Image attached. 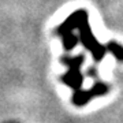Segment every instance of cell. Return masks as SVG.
<instances>
[{
    "mask_svg": "<svg viewBox=\"0 0 123 123\" xmlns=\"http://www.w3.org/2000/svg\"><path fill=\"white\" fill-rule=\"evenodd\" d=\"M74 29L79 30V38L82 41V45L92 53L93 59L96 62H100L104 57L105 48L93 36L90 26H89L88 12L85 10H78L74 14H71L70 17L63 22V25L59 26V29H57L59 34L63 38V47L67 51H71L73 48H75V45L78 44V38L73 34Z\"/></svg>",
    "mask_w": 123,
    "mask_h": 123,
    "instance_id": "cell-1",
    "label": "cell"
},
{
    "mask_svg": "<svg viewBox=\"0 0 123 123\" xmlns=\"http://www.w3.org/2000/svg\"><path fill=\"white\" fill-rule=\"evenodd\" d=\"M107 49L110 51L112 55H114L118 60L123 62V47L120 44H118V43H115V41H110L108 43V47H107Z\"/></svg>",
    "mask_w": 123,
    "mask_h": 123,
    "instance_id": "cell-4",
    "label": "cell"
},
{
    "mask_svg": "<svg viewBox=\"0 0 123 123\" xmlns=\"http://www.w3.org/2000/svg\"><path fill=\"white\" fill-rule=\"evenodd\" d=\"M108 92V86L104 84H96L94 86H92L90 90H82V89H78L75 90L74 96H73V103L75 105L78 107H82L85 105L88 101H90L93 97L96 96H101L104 93Z\"/></svg>",
    "mask_w": 123,
    "mask_h": 123,
    "instance_id": "cell-3",
    "label": "cell"
},
{
    "mask_svg": "<svg viewBox=\"0 0 123 123\" xmlns=\"http://www.w3.org/2000/svg\"><path fill=\"white\" fill-rule=\"evenodd\" d=\"M84 60H85L84 55H78L75 57H63L62 59V62L66 63L67 67H68L67 73L62 77V81L66 85H68L70 88L75 89V90L81 89V86L84 84V77L81 74V66H82Z\"/></svg>",
    "mask_w": 123,
    "mask_h": 123,
    "instance_id": "cell-2",
    "label": "cell"
}]
</instances>
